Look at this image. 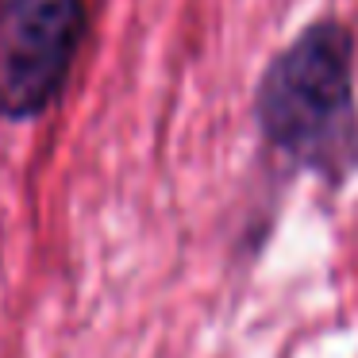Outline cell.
I'll list each match as a JSON object with an SVG mask.
<instances>
[{"label":"cell","instance_id":"obj_1","mask_svg":"<svg viewBox=\"0 0 358 358\" xmlns=\"http://www.w3.org/2000/svg\"><path fill=\"white\" fill-rule=\"evenodd\" d=\"M262 139L296 170L339 185L358 166L355 39L339 20L308 24L258 78Z\"/></svg>","mask_w":358,"mask_h":358},{"label":"cell","instance_id":"obj_2","mask_svg":"<svg viewBox=\"0 0 358 358\" xmlns=\"http://www.w3.org/2000/svg\"><path fill=\"white\" fill-rule=\"evenodd\" d=\"M85 31V0H0V116H43L62 96Z\"/></svg>","mask_w":358,"mask_h":358}]
</instances>
